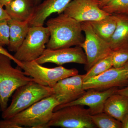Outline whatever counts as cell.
I'll list each match as a JSON object with an SVG mask.
<instances>
[{
	"label": "cell",
	"mask_w": 128,
	"mask_h": 128,
	"mask_svg": "<svg viewBox=\"0 0 128 128\" xmlns=\"http://www.w3.org/2000/svg\"><path fill=\"white\" fill-rule=\"evenodd\" d=\"M46 25L50 34L46 48L55 50L80 46L84 40L81 22L64 13L49 19Z\"/></svg>",
	"instance_id": "obj_1"
},
{
	"label": "cell",
	"mask_w": 128,
	"mask_h": 128,
	"mask_svg": "<svg viewBox=\"0 0 128 128\" xmlns=\"http://www.w3.org/2000/svg\"><path fill=\"white\" fill-rule=\"evenodd\" d=\"M54 94L52 88L40 84L34 80L20 86L14 92L10 104L2 112L3 119H10L34 103Z\"/></svg>",
	"instance_id": "obj_2"
},
{
	"label": "cell",
	"mask_w": 128,
	"mask_h": 128,
	"mask_svg": "<svg viewBox=\"0 0 128 128\" xmlns=\"http://www.w3.org/2000/svg\"><path fill=\"white\" fill-rule=\"evenodd\" d=\"M60 104L57 96L54 94L37 102L9 120L22 128H48L54 108Z\"/></svg>",
	"instance_id": "obj_3"
},
{
	"label": "cell",
	"mask_w": 128,
	"mask_h": 128,
	"mask_svg": "<svg viewBox=\"0 0 128 128\" xmlns=\"http://www.w3.org/2000/svg\"><path fill=\"white\" fill-rule=\"evenodd\" d=\"M11 60L0 53V110L2 112L8 107L9 98L18 88L34 81L24 72L12 67Z\"/></svg>",
	"instance_id": "obj_4"
},
{
	"label": "cell",
	"mask_w": 128,
	"mask_h": 128,
	"mask_svg": "<svg viewBox=\"0 0 128 128\" xmlns=\"http://www.w3.org/2000/svg\"><path fill=\"white\" fill-rule=\"evenodd\" d=\"M50 35V32L47 26H30L25 40L15 52L14 58L21 62L36 60L46 50Z\"/></svg>",
	"instance_id": "obj_5"
},
{
	"label": "cell",
	"mask_w": 128,
	"mask_h": 128,
	"mask_svg": "<svg viewBox=\"0 0 128 128\" xmlns=\"http://www.w3.org/2000/svg\"><path fill=\"white\" fill-rule=\"evenodd\" d=\"M80 105H69L56 110L47 127L64 128H95L89 108Z\"/></svg>",
	"instance_id": "obj_6"
},
{
	"label": "cell",
	"mask_w": 128,
	"mask_h": 128,
	"mask_svg": "<svg viewBox=\"0 0 128 128\" xmlns=\"http://www.w3.org/2000/svg\"><path fill=\"white\" fill-rule=\"evenodd\" d=\"M18 66L23 70L26 75L31 76L36 82L52 88L60 80L78 74V70L76 68L67 69L62 66L48 68L35 60L21 62Z\"/></svg>",
	"instance_id": "obj_7"
},
{
	"label": "cell",
	"mask_w": 128,
	"mask_h": 128,
	"mask_svg": "<svg viewBox=\"0 0 128 128\" xmlns=\"http://www.w3.org/2000/svg\"><path fill=\"white\" fill-rule=\"evenodd\" d=\"M82 23L85 39L80 47L82 48L86 56L87 63L85 70L88 71L95 64L112 54V50L108 43L98 36L89 22Z\"/></svg>",
	"instance_id": "obj_8"
},
{
	"label": "cell",
	"mask_w": 128,
	"mask_h": 128,
	"mask_svg": "<svg viewBox=\"0 0 128 128\" xmlns=\"http://www.w3.org/2000/svg\"><path fill=\"white\" fill-rule=\"evenodd\" d=\"M63 13L80 22L98 20L110 15L101 9L97 0H72Z\"/></svg>",
	"instance_id": "obj_9"
},
{
	"label": "cell",
	"mask_w": 128,
	"mask_h": 128,
	"mask_svg": "<svg viewBox=\"0 0 128 128\" xmlns=\"http://www.w3.org/2000/svg\"><path fill=\"white\" fill-rule=\"evenodd\" d=\"M35 61L40 64L51 63L59 66L70 63L85 65L87 63L84 51L80 46L55 50L46 48L42 54Z\"/></svg>",
	"instance_id": "obj_10"
},
{
	"label": "cell",
	"mask_w": 128,
	"mask_h": 128,
	"mask_svg": "<svg viewBox=\"0 0 128 128\" xmlns=\"http://www.w3.org/2000/svg\"><path fill=\"white\" fill-rule=\"evenodd\" d=\"M128 84V76L123 66L112 67L101 74L83 82V88L86 90H104L113 87H125Z\"/></svg>",
	"instance_id": "obj_11"
},
{
	"label": "cell",
	"mask_w": 128,
	"mask_h": 128,
	"mask_svg": "<svg viewBox=\"0 0 128 128\" xmlns=\"http://www.w3.org/2000/svg\"><path fill=\"white\" fill-rule=\"evenodd\" d=\"M84 74H77L60 80L52 88L60 106L75 100L86 92L83 89Z\"/></svg>",
	"instance_id": "obj_12"
},
{
	"label": "cell",
	"mask_w": 128,
	"mask_h": 128,
	"mask_svg": "<svg viewBox=\"0 0 128 128\" xmlns=\"http://www.w3.org/2000/svg\"><path fill=\"white\" fill-rule=\"evenodd\" d=\"M118 89V87H113L104 90L89 89L83 96L67 104L57 106L54 112L69 105H80L89 107L91 115L103 112L104 104L108 98L114 94Z\"/></svg>",
	"instance_id": "obj_13"
},
{
	"label": "cell",
	"mask_w": 128,
	"mask_h": 128,
	"mask_svg": "<svg viewBox=\"0 0 128 128\" xmlns=\"http://www.w3.org/2000/svg\"><path fill=\"white\" fill-rule=\"evenodd\" d=\"M72 0H45L37 5L29 21L30 26H43L48 17L53 13L60 14Z\"/></svg>",
	"instance_id": "obj_14"
},
{
	"label": "cell",
	"mask_w": 128,
	"mask_h": 128,
	"mask_svg": "<svg viewBox=\"0 0 128 128\" xmlns=\"http://www.w3.org/2000/svg\"><path fill=\"white\" fill-rule=\"evenodd\" d=\"M36 6L34 0H12L5 9L10 19L29 22Z\"/></svg>",
	"instance_id": "obj_15"
},
{
	"label": "cell",
	"mask_w": 128,
	"mask_h": 128,
	"mask_svg": "<svg viewBox=\"0 0 128 128\" xmlns=\"http://www.w3.org/2000/svg\"><path fill=\"white\" fill-rule=\"evenodd\" d=\"M103 112L122 123L128 114V97L113 94L105 102Z\"/></svg>",
	"instance_id": "obj_16"
},
{
	"label": "cell",
	"mask_w": 128,
	"mask_h": 128,
	"mask_svg": "<svg viewBox=\"0 0 128 128\" xmlns=\"http://www.w3.org/2000/svg\"><path fill=\"white\" fill-rule=\"evenodd\" d=\"M117 26L109 44L112 50L128 49V14H118Z\"/></svg>",
	"instance_id": "obj_17"
},
{
	"label": "cell",
	"mask_w": 128,
	"mask_h": 128,
	"mask_svg": "<svg viewBox=\"0 0 128 128\" xmlns=\"http://www.w3.org/2000/svg\"><path fill=\"white\" fill-rule=\"evenodd\" d=\"M8 23L10 29L8 50L15 52L27 35L30 27L29 21L20 22L10 19L8 20Z\"/></svg>",
	"instance_id": "obj_18"
},
{
	"label": "cell",
	"mask_w": 128,
	"mask_h": 128,
	"mask_svg": "<svg viewBox=\"0 0 128 128\" xmlns=\"http://www.w3.org/2000/svg\"><path fill=\"white\" fill-rule=\"evenodd\" d=\"M89 22L96 34L108 43L116 28L117 18L115 15L110 14L101 20Z\"/></svg>",
	"instance_id": "obj_19"
},
{
	"label": "cell",
	"mask_w": 128,
	"mask_h": 128,
	"mask_svg": "<svg viewBox=\"0 0 128 128\" xmlns=\"http://www.w3.org/2000/svg\"><path fill=\"white\" fill-rule=\"evenodd\" d=\"M92 121L99 128H122L121 122L104 112L91 115Z\"/></svg>",
	"instance_id": "obj_20"
},
{
	"label": "cell",
	"mask_w": 128,
	"mask_h": 128,
	"mask_svg": "<svg viewBox=\"0 0 128 128\" xmlns=\"http://www.w3.org/2000/svg\"><path fill=\"white\" fill-rule=\"evenodd\" d=\"M111 54L96 63L87 72V73L84 74L83 82L101 74L112 67Z\"/></svg>",
	"instance_id": "obj_21"
},
{
	"label": "cell",
	"mask_w": 128,
	"mask_h": 128,
	"mask_svg": "<svg viewBox=\"0 0 128 128\" xmlns=\"http://www.w3.org/2000/svg\"><path fill=\"white\" fill-rule=\"evenodd\" d=\"M101 9L110 14H128V0H110Z\"/></svg>",
	"instance_id": "obj_22"
},
{
	"label": "cell",
	"mask_w": 128,
	"mask_h": 128,
	"mask_svg": "<svg viewBox=\"0 0 128 128\" xmlns=\"http://www.w3.org/2000/svg\"><path fill=\"white\" fill-rule=\"evenodd\" d=\"M112 67L119 68L123 67L128 61V49H121L112 50Z\"/></svg>",
	"instance_id": "obj_23"
},
{
	"label": "cell",
	"mask_w": 128,
	"mask_h": 128,
	"mask_svg": "<svg viewBox=\"0 0 128 128\" xmlns=\"http://www.w3.org/2000/svg\"><path fill=\"white\" fill-rule=\"evenodd\" d=\"M8 20H0V46L2 47L9 45L10 29Z\"/></svg>",
	"instance_id": "obj_24"
},
{
	"label": "cell",
	"mask_w": 128,
	"mask_h": 128,
	"mask_svg": "<svg viewBox=\"0 0 128 128\" xmlns=\"http://www.w3.org/2000/svg\"><path fill=\"white\" fill-rule=\"evenodd\" d=\"M22 127L9 119L0 120V128H20Z\"/></svg>",
	"instance_id": "obj_25"
},
{
	"label": "cell",
	"mask_w": 128,
	"mask_h": 128,
	"mask_svg": "<svg viewBox=\"0 0 128 128\" xmlns=\"http://www.w3.org/2000/svg\"><path fill=\"white\" fill-rule=\"evenodd\" d=\"M0 53L4 54V55L8 57H9L12 60L14 61L17 64L18 66L20 64L21 62H20V61H18L17 60H16L14 58V56H12L4 48H3V47H2V46H0Z\"/></svg>",
	"instance_id": "obj_26"
},
{
	"label": "cell",
	"mask_w": 128,
	"mask_h": 128,
	"mask_svg": "<svg viewBox=\"0 0 128 128\" xmlns=\"http://www.w3.org/2000/svg\"><path fill=\"white\" fill-rule=\"evenodd\" d=\"M3 6L0 2V20H9L10 19L5 9L3 8Z\"/></svg>",
	"instance_id": "obj_27"
},
{
	"label": "cell",
	"mask_w": 128,
	"mask_h": 128,
	"mask_svg": "<svg viewBox=\"0 0 128 128\" xmlns=\"http://www.w3.org/2000/svg\"><path fill=\"white\" fill-rule=\"evenodd\" d=\"M115 93L128 97V84L123 89H118Z\"/></svg>",
	"instance_id": "obj_28"
},
{
	"label": "cell",
	"mask_w": 128,
	"mask_h": 128,
	"mask_svg": "<svg viewBox=\"0 0 128 128\" xmlns=\"http://www.w3.org/2000/svg\"><path fill=\"white\" fill-rule=\"evenodd\" d=\"M122 123V128H128V114Z\"/></svg>",
	"instance_id": "obj_29"
},
{
	"label": "cell",
	"mask_w": 128,
	"mask_h": 128,
	"mask_svg": "<svg viewBox=\"0 0 128 128\" xmlns=\"http://www.w3.org/2000/svg\"><path fill=\"white\" fill-rule=\"evenodd\" d=\"M110 0H97L98 2L100 7L101 8L106 3H107L108 2H109Z\"/></svg>",
	"instance_id": "obj_30"
},
{
	"label": "cell",
	"mask_w": 128,
	"mask_h": 128,
	"mask_svg": "<svg viewBox=\"0 0 128 128\" xmlns=\"http://www.w3.org/2000/svg\"><path fill=\"white\" fill-rule=\"evenodd\" d=\"M12 0H0V2L3 6H6L12 1Z\"/></svg>",
	"instance_id": "obj_31"
},
{
	"label": "cell",
	"mask_w": 128,
	"mask_h": 128,
	"mask_svg": "<svg viewBox=\"0 0 128 128\" xmlns=\"http://www.w3.org/2000/svg\"><path fill=\"white\" fill-rule=\"evenodd\" d=\"M124 68L126 70V73L128 76V61L123 66Z\"/></svg>",
	"instance_id": "obj_32"
},
{
	"label": "cell",
	"mask_w": 128,
	"mask_h": 128,
	"mask_svg": "<svg viewBox=\"0 0 128 128\" xmlns=\"http://www.w3.org/2000/svg\"><path fill=\"white\" fill-rule=\"evenodd\" d=\"M34 2H35V4L37 5L39 4L40 2V0H34Z\"/></svg>",
	"instance_id": "obj_33"
},
{
	"label": "cell",
	"mask_w": 128,
	"mask_h": 128,
	"mask_svg": "<svg viewBox=\"0 0 128 128\" xmlns=\"http://www.w3.org/2000/svg\"></svg>",
	"instance_id": "obj_34"
}]
</instances>
